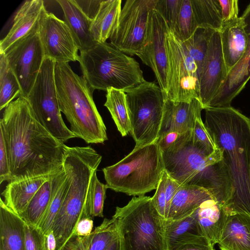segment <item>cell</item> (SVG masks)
Instances as JSON below:
<instances>
[{"label": "cell", "mask_w": 250, "mask_h": 250, "mask_svg": "<svg viewBox=\"0 0 250 250\" xmlns=\"http://www.w3.org/2000/svg\"><path fill=\"white\" fill-rule=\"evenodd\" d=\"M25 222L0 200V250H25Z\"/></svg>", "instance_id": "7402d4cb"}, {"label": "cell", "mask_w": 250, "mask_h": 250, "mask_svg": "<svg viewBox=\"0 0 250 250\" xmlns=\"http://www.w3.org/2000/svg\"><path fill=\"white\" fill-rule=\"evenodd\" d=\"M218 244L221 250H250V215H229Z\"/></svg>", "instance_id": "603a6c76"}, {"label": "cell", "mask_w": 250, "mask_h": 250, "mask_svg": "<svg viewBox=\"0 0 250 250\" xmlns=\"http://www.w3.org/2000/svg\"><path fill=\"white\" fill-rule=\"evenodd\" d=\"M63 13L64 21L71 31L80 51L92 47L95 42L90 32L91 21L75 0H58Z\"/></svg>", "instance_id": "d4e9b609"}, {"label": "cell", "mask_w": 250, "mask_h": 250, "mask_svg": "<svg viewBox=\"0 0 250 250\" xmlns=\"http://www.w3.org/2000/svg\"><path fill=\"white\" fill-rule=\"evenodd\" d=\"M45 235L47 250H56L57 240L53 231L51 230Z\"/></svg>", "instance_id": "f907efd6"}, {"label": "cell", "mask_w": 250, "mask_h": 250, "mask_svg": "<svg viewBox=\"0 0 250 250\" xmlns=\"http://www.w3.org/2000/svg\"><path fill=\"white\" fill-rule=\"evenodd\" d=\"M214 30L209 28L198 27L192 36L182 42L188 53L195 62L199 72L208 51L210 39Z\"/></svg>", "instance_id": "d6a6232c"}, {"label": "cell", "mask_w": 250, "mask_h": 250, "mask_svg": "<svg viewBox=\"0 0 250 250\" xmlns=\"http://www.w3.org/2000/svg\"><path fill=\"white\" fill-rule=\"evenodd\" d=\"M102 156L90 146H65L62 167L68 181L66 193L53 224L56 250H61L73 236L78 222L86 217V204L91 178Z\"/></svg>", "instance_id": "3957f363"}, {"label": "cell", "mask_w": 250, "mask_h": 250, "mask_svg": "<svg viewBox=\"0 0 250 250\" xmlns=\"http://www.w3.org/2000/svg\"><path fill=\"white\" fill-rule=\"evenodd\" d=\"M121 4V0H102L90 24L91 34L95 42H106L110 38L118 25Z\"/></svg>", "instance_id": "f1b7e54d"}, {"label": "cell", "mask_w": 250, "mask_h": 250, "mask_svg": "<svg viewBox=\"0 0 250 250\" xmlns=\"http://www.w3.org/2000/svg\"><path fill=\"white\" fill-rule=\"evenodd\" d=\"M180 186L181 185L177 181L169 176L167 174L165 184V193L166 196V219L170 202Z\"/></svg>", "instance_id": "7dc6e473"}, {"label": "cell", "mask_w": 250, "mask_h": 250, "mask_svg": "<svg viewBox=\"0 0 250 250\" xmlns=\"http://www.w3.org/2000/svg\"><path fill=\"white\" fill-rule=\"evenodd\" d=\"M55 65L53 60L45 57L35 82L25 98L40 123L64 143L76 136L62 116L55 83Z\"/></svg>", "instance_id": "9c48e42d"}, {"label": "cell", "mask_w": 250, "mask_h": 250, "mask_svg": "<svg viewBox=\"0 0 250 250\" xmlns=\"http://www.w3.org/2000/svg\"><path fill=\"white\" fill-rule=\"evenodd\" d=\"M104 106L109 110L122 136L127 135L130 132V122L125 92L113 88L108 89Z\"/></svg>", "instance_id": "f546056e"}, {"label": "cell", "mask_w": 250, "mask_h": 250, "mask_svg": "<svg viewBox=\"0 0 250 250\" xmlns=\"http://www.w3.org/2000/svg\"><path fill=\"white\" fill-rule=\"evenodd\" d=\"M92 233L86 236H72L61 250H88L92 238Z\"/></svg>", "instance_id": "ee69618b"}, {"label": "cell", "mask_w": 250, "mask_h": 250, "mask_svg": "<svg viewBox=\"0 0 250 250\" xmlns=\"http://www.w3.org/2000/svg\"><path fill=\"white\" fill-rule=\"evenodd\" d=\"M214 199L206 189L195 186L181 185L172 198L166 220H178L192 214L205 201Z\"/></svg>", "instance_id": "4316f807"}, {"label": "cell", "mask_w": 250, "mask_h": 250, "mask_svg": "<svg viewBox=\"0 0 250 250\" xmlns=\"http://www.w3.org/2000/svg\"><path fill=\"white\" fill-rule=\"evenodd\" d=\"M223 55L228 73L238 63L246 53L249 37L241 16L222 27L220 31Z\"/></svg>", "instance_id": "ffe728a7"}, {"label": "cell", "mask_w": 250, "mask_h": 250, "mask_svg": "<svg viewBox=\"0 0 250 250\" xmlns=\"http://www.w3.org/2000/svg\"><path fill=\"white\" fill-rule=\"evenodd\" d=\"M92 217H86L81 219L77 224L73 236H86L92 232L93 221Z\"/></svg>", "instance_id": "bcb514c9"}, {"label": "cell", "mask_w": 250, "mask_h": 250, "mask_svg": "<svg viewBox=\"0 0 250 250\" xmlns=\"http://www.w3.org/2000/svg\"><path fill=\"white\" fill-rule=\"evenodd\" d=\"M166 43L168 61L167 98L174 102L199 100V72L197 64L169 28L166 34Z\"/></svg>", "instance_id": "30bf717a"}, {"label": "cell", "mask_w": 250, "mask_h": 250, "mask_svg": "<svg viewBox=\"0 0 250 250\" xmlns=\"http://www.w3.org/2000/svg\"><path fill=\"white\" fill-rule=\"evenodd\" d=\"M203 109L201 103L197 99L189 102L165 99L159 138L170 132L182 134L192 130L195 120L201 117Z\"/></svg>", "instance_id": "ac0fdd59"}, {"label": "cell", "mask_w": 250, "mask_h": 250, "mask_svg": "<svg viewBox=\"0 0 250 250\" xmlns=\"http://www.w3.org/2000/svg\"><path fill=\"white\" fill-rule=\"evenodd\" d=\"M11 172L9 156L2 133L0 131V184L10 182Z\"/></svg>", "instance_id": "b9f144b4"}, {"label": "cell", "mask_w": 250, "mask_h": 250, "mask_svg": "<svg viewBox=\"0 0 250 250\" xmlns=\"http://www.w3.org/2000/svg\"><path fill=\"white\" fill-rule=\"evenodd\" d=\"M241 17L245 23L249 37L248 47L244 57L229 72L225 82L208 107L230 106L233 100L243 90L250 79V3Z\"/></svg>", "instance_id": "e0dca14e"}, {"label": "cell", "mask_w": 250, "mask_h": 250, "mask_svg": "<svg viewBox=\"0 0 250 250\" xmlns=\"http://www.w3.org/2000/svg\"><path fill=\"white\" fill-rule=\"evenodd\" d=\"M161 152L165 171L180 185H187L200 172L222 159L218 148L208 154L194 146L192 130L181 134L172 146Z\"/></svg>", "instance_id": "8fae6325"}, {"label": "cell", "mask_w": 250, "mask_h": 250, "mask_svg": "<svg viewBox=\"0 0 250 250\" xmlns=\"http://www.w3.org/2000/svg\"><path fill=\"white\" fill-rule=\"evenodd\" d=\"M157 0H127L122 9L110 44L125 54L135 55L145 40L149 16Z\"/></svg>", "instance_id": "7c38bea8"}, {"label": "cell", "mask_w": 250, "mask_h": 250, "mask_svg": "<svg viewBox=\"0 0 250 250\" xmlns=\"http://www.w3.org/2000/svg\"><path fill=\"white\" fill-rule=\"evenodd\" d=\"M78 62L83 78L94 90L124 91L145 81L138 62L106 42H96L80 51Z\"/></svg>", "instance_id": "5b68a950"}, {"label": "cell", "mask_w": 250, "mask_h": 250, "mask_svg": "<svg viewBox=\"0 0 250 250\" xmlns=\"http://www.w3.org/2000/svg\"><path fill=\"white\" fill-rule=\"evenodd\" d=\"M167 176V173L164 170L156 188L155 193L151 197L152 202L157 211L165 219L166 214L165 184Z\"/></svg>", "instance_id": "7bdbcfd3"}, {"label": "cell", "mask_w": 250, "mask_h": 250, "mask_svg": "<svg viewBox=\"0 0 250 250\" xmlns=\"http://www.w3.org/2000/svg\"><path fill=\"white\" fill-rule=\"evenodd\" d=\"M63 167L52 174L32 198L25 211L20 215L29 225L38 227L55 189L65 179Z\"/></svg>", "instance_id": "cb8c5ba5"}, {"label": "cell", "mask_w": 250, "mask_h": 250, "mask_svg": "<svg viewBox=\"0 0 250 250\" xmlns=\"http://www.w3.org/2000/svg\"><path fill=\"white\" fill-rule=\"evenodd\" d=\"M0 131L9 156L11 181L50 174L62 167L66 145L40 123L25 97L4 109Z\"/></svg>", "instance_id": "6da1fadb"}, {"label": "cell", "mask_w": 250, "mask_h": 250, "mask_svg": "<svg viewBox=\"0 0 250 250\" xmlns=\"http://www.w3.org/2000/svg\"><path fill=\"white\" fill-rule=\"evenodd\" d=\"M38 32L45 57L56 62L79 61V50L69 27L45 7L39 19Z\"/></svg>", "instance_id": "9a60e30c"}, {"label": "cell", "mask_w": 250, "mask_h": 250, "mask_svg": "<svg viewBox=\"0 0 250 250\" xmlns=\"http://www.w3.org/2000/svg\"><path fill=\"white\" fill-rule=\"evenodd\" d=\"M182 0H157L155 8L163 16L169 29L173 32Z\"/></svg>", "instance_id": "f35d334b"}, {"label": "cell", "mask_w": 250, "mask_h": 250, "mask_svg": "<svg viewBox=\"0 0 250 250\" xmlns=\"http://www.w3.org/2000/svg\"><path fill=\"white\" fill-rule=\"evenodd\" d=\"M168 28L162 15L153 8L149 14L145 42L136 54L152 70L165 99L168 93V61L166 43Z\"/></svg>", "instance_id": "5bb4252c"}, {"label": "cell", "mask_w": 250, "mask_h": 250, "mask_svg": "<svg viewBox=\"0 0 250 250\" xmlns=\"http://www.w3.org/2000/svg\"><path fill=\"white\" fill-rule=\"evenodd\" d=\"M228 74L223 55L220 33L214 31L210 39L200 74L199 101L203 109L209 106L225 82Z\"/></svg>", "instance_id": "2e32d148"}, {"label": "cell", "mask_w": 250, "mask_h": 250, "mask_svg": "<svg viewBox=\"0 0 250 250\" xmlns=\"http://www.w3.org/2000/svg\"><path fill=\"white\" fill-rule=\"evenodd\" d=\"M17 78L22 95L31 90L45 57L38 25L26 36L11 45L3 53Z\"/></svg>", "instance_id": "4fadbf2b"}, {"label": "cell", "mask_w": 250, "mask_h": 250, "mask_svg": "<svg viewBox=\"0 0 250 250\" xmlns=\"http://www.w3.org/2000/svg\"><path fill=\"white\" fill-rule=\"evenodd\" d=\"M116 221L121 250H167L165 221L151 197L134 196L124 207H117Z\"/></svg>", "instance_id": "8992f818"}, {"label": "cell", "mask_w": 250, "mask_h": 250, "mask_svg": "<svg viewBox=\"0 0 250 250\" xmlns=\"http://www.w3.org/2000/svg\"><path fill=\"white\" fill-rule=\"evenodd\" d=\"M164 170L157 142L135 146L121 161L103 169L108 188L134 196L156 189Z\"/></svg>", "instance_id": "52a82bcc"}, {"label": "cell", "mask_w": 250, "mask_h": 250, "mask_svg": "<svg viewBox=\"0 0 250 250\" xmlns=\"http://www.w3.org/2000/svg\"><path fill=\"white\" fill-rule=\"evenodd\" d=\"M55 79L60 109L70 130L87 144H103L106 129L93 99L94 90L68 62H56Z\"/></svg>", "instance_id": "277c9868"}, {"label": "cell", "mask_w": 250, "mask_h": 250, "mask_svg": "<svg viewBox=\"0 0 250 250\" xmlns=\"http://www.w3.org/2000/svg\"><path fill=\"white\" fill-rule=\"evenodd\" d=\"M222 17V28L238 18L239 5L238 0H218Z\"/></svg>", "instance_id": "60d3db41"}, {"label": "cell", "mask_w": 250, "mask_h": 250, "mask_svg": "<svg viewBox=\"0 0 250 250\" xmlns=\"http://www.w3.org/2000/svg\"><path fill=\"white\" fill-rule=\"evenodd\" d=\"M204 125L222 154L231 189L225 210L250 215V119L231 106L205 109Z\"/></svg>", "instance_id": "7a4b0ae2"}, {"label": "cell", "mask_w": 250, "mask_h": 250, "mask_svg": "<svg viewBox=\"0 0 250 250\" xmlns=\"http://www.w3.org/2000/svg\"><path fill=\"white\" fill-rule=\"evenodd\" d=\"M193 144L208 154H211L216 147L203 123L201 117L196 118L192 129Z\"/></svg>", "instance_id": "74e56055"}, {"label": "cell", "mask_w": 250, "mask_h": 250, "mask_svg": "<svg viewBox=\"0 0 250 250\" xmlns=\"http://www.w3.org/2000/svg\"><path fill=\"white\" fill-rule=\"evenodd\" d=\"M203 235L213 246L218 244L228 214L214 199L203 202L195 210Z\"/></svg>", "instance_id": "484cf974"}, {"label": "cell", "mask_w": 250, "mask_h": 250, "mask_svg": "<svg viewBox=\"0 0 250 250\" xmlns=\"http://www.w3.org/2000/svg\"><path fill=\"white\" fill-rule=\"evenodd\" d=\"M174 250H215L209 241L206 237L201 240L182 245Z\"/></svg>", "instance_id": "c3c4849f"}, {"label": "cell", "mask_w": 250, "mask_h": 250, "mask_svg": "<svg viewBox=\"0 0 250 250\" xmlns=\"http://www.w3.org/2000/svg\"><path fill=\"white\" fill-rule=\"evenodd\" d=\"M68 187L66 178L55 189L46 212L38 227L46 234L52 230L54 220L59 212Z\"/></svg>", "instance_id": "d590c367"}, {"label": "cell", "mask_w": 250, "mask_h": 250, "mask_svg": "<svg viewBox=\"0 0 250 250\" xmlns=\"http://www.w3.org/2000/svg\"><path fill=\"white\" fill-rule=\"evenodd\" d=\"M197 27L220 31L222 17L218 0H191Z\"/></svg>", "instance_id": "4dcf8cb0"}, {"label": "cell", "mask_w": 250, "mask_h": 250, "mask_svg": "<svg viewBox=\"0 0 250 250\" xmlns=\"http://www.w3.org/2000/svg\"><path fill=\"white\" fill-rule=\"evenodd\" d=\"M102 0H75L85 15L91 21L95 16Z\"/></svg>", "instance_id": "f6af8a7d"}, {"label": "cell", "mask_w": 250, "mask_h": 250, "mask_svg": "<svg viewBox=\"0 0 250 250\" xmlns=\"http://www.w3.org/2000/svg\"><path fill=\"white\" fill-rule=\"evenodd\" d=\"M53 173L9 182L1 193L5 204L20 216L40 187Z\"/></svg>", "instance_id": "44dd1931"}, {"label": "cell", "mask_w": 250, "mask_h": 250, "mask_svg": "<svg viewBox=\"0 0 250 250\" xmlns=\"http://www.w3.org/2000/svg\"><path fill=\"white\" fill-rule=\"evenodd\" d=\"M92 238L88 250H107L118 238L116 223L112 217L105 218L92 231Z\"/></svg>", "instance_id": "836d02e7"}, {"label": "cell", "mask_w": 250, "mask_h": 250, "mask_svg": "<svg viewBox=\"0 0 250 250\" xmlns=\"http://www.w3.org/2000/svg\"><path fill=\"white\" fill-rule=\"evenodd\" d=\"M107 250H121L119 238L116 239Z\"/></svg>", "instance_id": "816d5d0a"}, {"label": "cell", "mask_w": 250, "mask_h": 250, "mask_svg": "<svg viewBox=\"0 0 250 250\" xmlns=\"http://www.w3.org/2000/svg\"><path fill=\"white\" fill-rule=\"evenodd\" d=\"M19 81L3 54H0V110L4 109L16 98L22 96Z\"/></svg>", "instance_id": "1f68e13d"}, {"label": "cell", "mask_w": 250, "mask_h": 250, "mask_svg": "<svg viewBox=\"0 0 250 250\" xmlns=\"http://www.w3.org/2000/svg\"><path fill=\"white\" fill-rule=\"evenodd\" d=\"M181 134L176 132H170L160 137L157 143L161 151L168 148L177 141Z\"/></svg>", "instance_id": "681fc988"}, {"label": "cell", "mask_w": 250, "mask_h": 250, "mask_svg": "<svg viewBox=\"0 0 250 250\" xmlns=\"http://www.w3.org/2000/svg\"><path fill=\"white\" fill-rule=\"evenodd\" d=\"M96 172L93 173L89 183L86 209L88 214L92 217H103L105 193L108 188L106 184H104L99 180Z\"/></svg>", "instance_id": "e575fe53"}, {"label": "cell", "mask_w": 250, "mask_h": 250, "mask_svg": "<svg viewBox=\"0 0 250 250\" xmlns=\"http://www.w3.org/2000/svg\"><path fill=\"white\" fill-rule=\"evenodd\" d=\"M197 27L191 0H182L173 33L183 42L192 36Z\"/></svg>", "instance_id": "8d00e7d4"}, {"label": "cell", "mask_w": 250, "mask_h": 250, "mask_svg": "<svg viewBox=\"0 0 250 250\" xmlns=\"http://www.w3.org/2000/svg\"><path fill=\"white\" fill-rule=\"evenodd\" d=\"M124 92L129 118V133L136 143L135 146L157 142L165 101L160 87L145 80Z\"/></svg>", "instance_id": "ba28073f"}, {"label": "cell", "mask_w": 250, "mask_h": 250, "mask_svg": "<svg viewBox=\"0 0 250 250\" xmlns=\"http://www.w3.org/2000/svg\"><path fill=\"white\" fill-rule=\"evenodd\" d=\"M44 8L42 0H28L23 3L17 11L8 33L0 42V54H3L11 45L26 36L38 25Z\"/></svg>", "instance_id": "d6986e66"}, {"label": "cell", "mask_w": 250, "mask_h": 250, "mask_svg": "<svg viewBox=\"0 0 250 250\" xmlns=\"http://www.w3.org/2000/svg\"><path fill=\"white\" fill-rule=\"evenodd\" d=\"M25 250H47L44 233L38 227L26 223Z\"/></svg>", "instance_id": "ab89813d"}, {"label": "cell", "mask_w": 250, "mask_h": 250, "mask_svg": "<svg viewBox=\"0 0 250 250\" xmlns=\"http://www.w3.org/2000/svg\"><path fill=\"white\" fill-rule=\"evenodd\" d=\"M165 237L167 250L197 242L203 237L195 211L190 215L175 220L165 221Z\"/></svg>", "instance_id": "83f0119b"}]
</instances>
